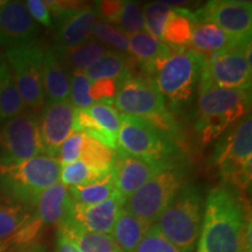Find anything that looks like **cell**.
Returning a JSON list of instances; mask_svg holds the SVG:
<instances>
[{"label":"cell","instance_id":"cell-1","mask_svg":"<svg viewBox=\"0 0 252 252\" xmlns=\"http://www.w3.org/2000/svg\"><path fill=\"white\" fill-rule=\"evenodd\" d=\"M247 219L242 202L225 187L209 191L196 252H242Z\"/></svg>","mask_w":252,"mask_h":252},{"label":"cell","instance_id":"cell-2","mask_svg":"<svg viewBox=\"0 0 252 252\" xmlns=\"http://www.w3.org/2000/svg\"><path fill=\"white\" fill-rule=\"evenodd\" d=\"M250 89H225L213 83L202 70L198 80L196 128L203 144L225 132L238 119L247 116Z\"/></svg>","mask_w":252,"mask_h":252},{"label":"cell","instance_id":"cell-3","mask_svg":"<svg viewBox=\"0 0 252 252\" xmlns=\"http://www.w3.org/2000/svg\"><path fill=\"white\" fill-rule=\"evenodd\" d=\"M61 167L55 158L46 154L19 162L0 161V190L34 208L42 191L59 182Z\"/></svg>","mask_w":252,"mask_h":252},{"label":"cell","instance_id":"cell-4","mask_svg":"<svg viewBox=\"0 0 252 252\" xmlns=\"http://www.w3.org/2000/svg\"><path fill=\"white\" fill-rule=\"evenodd\" d=\"M203 64V55L190 48H171L168 55L157 62L152 78L171 108H182L190 102Z\"/></svg>","mask_w":252,"mask_h":252},{"label":"cell","instance_id":"cell-5","mask_svg":"<svg viewBox=\"0 0 252 252\" xmlns=\"http://www.w3.org/2000/svg\"><path fill=\"white\" fill-rule=\"evenodd\" d=\"M200 190L184 184L156 222L165 237L182 252H193L200 236L203 217Z\"/></svg>","mask_w":252,"mask_h":252},{"label":"cell","instance_id":"cell-6","mask_svg":"<svg viewBox=\"0 0 252 252\" xmlns=\"http://www.w3.org/2000/svg\"><path fill=\"white\" fill-rule=\"evenodd\" d=\"M213 163L226 184L247 190L251 185L252 119L244 116L217 144Z\"/></svg>","mask_w":252,"mask_h":252},{"label":"cell","instance_id":"cell-7","mask_svg":"<svg viewBox=\"0 0 252 252\" xmlns=\"http://www.w3.org/2000/svg\"><path fill=\"white\" fill-rule=\"evenodd\" d=\"M43 55L45 50L35 42L8 48L5 55L25 106L34 111L43 108L46 103L43 89Z\"/></svg>","mask_w":252,"mask_h":252},{"label":"cell","instance_id":"cell-8","mask_svg":"<svg viewBox=\"0 0 252 252\" xmlns=\"http://www.w3.org/2000/svg\"><path fill=\"white\" fill-rule=\"evenodd\" d=\"M113 104L123 115L143 118L152 125L172 116L156 82L145 75L130 74L119 81Z\"/></svg>","mask_w":252,"mask_h":252},{"label":"cell","instance_id":"cell-9","mask_svg":"<svg viewBox=\"0 0 252 252\" xmlns=\"http://www.w3.org/2000/svg\"><path fill=\"white\" fill-rule=\"evenodd\" d=\"M182 185L184 171L175 166L166 167L126 198L124 208L151 226L156 224Z\"/></svg>","mask_w":252,"mask_h":252},{"label":"cell","instance_id":"cell-10","mask_svg":"<svg viewBox=\"0 0 252 252\" xmlns=\"http://www.w3.org/2000/svg\"><path fill=\"white\" fill-rule=\"evenodd\" d=\"M119 119L117 150L145 161L172 165L167 158L173 152V144L167 135L143 118L121 113Z\"/></svg>","mask_w":252,"mask_h":252},{"label":"cell","instance_id":"cell-11","mask_svg":"<svg viewBox=\"0 0 252 252\" xmlns=\"http://www.w3.org/2000/svg\"><path fill=\"white\" fill-rule=\"evenodd\" d=\"M45 154L39 130V117L24 111L5 122L0 128V161L19 162Z\"/></svg>","mask_w":252,"mask_h":252},{"label":"cell","instance_id":"cell-12","mask_svg":"<svg viewBox=\"0 0 252 252\" xmlns=\"http://www.w3.org/2000/svg\"><path fill=\"white\" fill-rule=\"evenodd\" d=\"M251 40L243 41L222 52L203 55L202 70L214 84L225 89H250L252 69L245 60V48Z\"/></svg>","mask_w":252,"mask_h":252},{"label":"cell","instance_id":"cell-13","mask_svg":"<svg viewBox=\"0 0 252 252\" xmlns=\"http://www.w3.org/2000/svg\"><path fill=\"white\" fill-rule=\"evenodd\" d=\"M198 23H212L235 39L251 40L252 2L213 0L195 12Z\"/></svg>","mask_w":252,"mask_h":252},{"label":"cell","instance_id":"cell-14","mask_svg":"<svg viewBox=\"0 0 252 252\" xmlns=\"http://www.w3.org/2000/svg\"><path fill=\"white\" fill-rule=\"evenodd\" d=\"M124 203L125 200L118 193L98 204L87 206L74 202L70 212L59 224H69L94 234L111 235Z\"/></svg>","mask_w":252,"mask_h":252},{"label":"cell","instance_id":"cell-15","mask_svg":"<svg viewBox=\"0 0 252 252\" xmlns=\"http://www.w3.org/2000/svg\"><path fill=\"white\" fill-rule=\"evenodd\" d=\"M119 113L112 105L94 103L86 110H75L74 132L93 137L102 141L113 151L117 150V134L121 128Z\"/></svg>","mask_w":252,"mask_h":252},{"label":"cell","instance_id":"cell-16","mask_svg":"<svg viewBox=\"0 0 252 252\" xmlns=\"http://www.w3.org/2000/svg\"><path fill=\"white\" fill-rule=\"evenodd\" d=\"M39 25L28 13L23 1H0V47H13L34 42Z\"/></svg>","mask_w":252,"mask_h":252},{"label":"cell","instance_id":"cell-17","mask_svg":"<svg viewBox=\"0 0 252 252\" xmlns=\"http://www.w3.org/2000/svg\"><path fill=\"white\" fill-rule=\"evenodd\" d=\"M75 109L70 102L47 103L39 117V130L45 154L54 157L56 151L72 134Z\"/></svg>","mask_w":252,"mask_h":252},{"label":"cell","instance_id":"cell-18","mask_svg":"<svg viewBox=\"0 0 252 252\" xmlns=\"http://www.w3.org/2000/svg\"><path fill=\"white\" fill-rule=\"evenodd\" d=\"M169 166L173 165L145 161L118 150L113 163V181L116 191L126 200L157 173Z\"/></svg>","mask_w":252,"mask_h":252},{"label":"cell","instance_id":"cell-19","mask_svg":"<svg viewBox=\"0 0 252 252\" xmlns=\"http://www.w3.org/2000/svg\"><path fill=\"white\" fill-rule=\"evenodd\" d=\"M94 6H83L74 11L56 15V42L60 47H75L91 39V32L97 23Z\"/></svg>","mask_w":252,"mask_h":252},{"label":"cell","instance_id":"cell-20","mask_svg":"<svg viewBox=\"0 0 252 252\" xmlns=\"http://www.w3.org/2000/svg\"><path fill=\"white\" fill-rule=\"evenodd\" d=\"M74 201L68 186L56 182L47 188L37 198L34 207L33 220L42 226L59 224L70 212Z\"/></svg>","mask_w":252,"mask_h":252},{"label":"cell","instance_id":"cell-21","mask_svg":"<svg viewBox=\"0 0 252 252\" xmlns=\"http://www.w3.org/2000/svg\"><path fill=\"white\" fill-rule=\"evenodd\" d=\"M56 46L43 55V89L48 103L68 102L70 93V72Z\"/></svg>","mask_w":252,"mask_h":252},{"label":"cell","instance_id":"cell-22","mask_svg":"<svg viewBox=\"0 0 252 252\" xmlns=\"http://www.w3.org/2000/svg\"><path fill=\"white\" fill-rule=\"evenodd\" d=\"M171 52V47L143 31L128 35V53L141 65L145 76L152 77L158 61L162 60Z\"/></svg>","mask_w":252,"mask_h":252},{"label":"cell","instance_id":"cell-23","mask_svg":"<svg viewBox=\"0 0 252 252\" xmlns=\"http://www.w3.org/2000/svg\"><path fill=\"white\" fill-rule=\"evenodd\" d=\"M248 41V40H245ZM243 41L230 36L212 23H197L194 28L189 47L201 55H210L222 52Z\"/></svg>","mask_w":252,"mask_h":252},{"label":"cell","instance_id":"cell-24","mask_svg":"<svg viewBox=\"0 0 252 252\" xmlns=\"http://www.w3.org/2000/svg\"><path fill=\"white\" fill-rule=\"evenodd\" d=\"M197 23L194 12L181 7L172 8L163 26L162 42L173 48H188Z\"/></svg>","mask_w":252,"mask_h":252},{"label":"cell","instance_id":"cell-25","mask_svg":"<svg viewBox=\"0 0 252 252\" xmlns=\"http://www.w3.org/2000/svg\"><path fill=\"white\" fill-rule=\"evenodd\" d=\"M150 225L123 208L113 225L111 236L123 252H134Z\"/></svg>","mask_w":252,"mask_h":252},{"label":"cell","instance_id":"cell-26","mask_svg":"<svg viewBox=\"0 0 252 252\" xmlns=\"http://www.w3.org/2000/svg\"><path fill=\"white\" fill-rule=\"evenodd\" d=\"M60 55L69 70L86 71L97 60L105 54L108 49L97 40L91 39L75 47H60L56 45Z\"/></svg>","mask_w":252,"mask_h":252},{"label":"cell","instance_id":"cell-27","mask_svg":"<svg viewBox=\"0 0 252 252\" xmlns=\"http://www.w3.org/2000/svg\"><path fill=\"white\" fill-rule=\"evenodd\" d=\"M34 208L0 195V241L11 237L33 216Z\"/></svg>","mask_w":252,"mask_h":252},{"label":"cell","instance_id":"cell-28","mask_svg":"<svg viewBox=\"0 0 252 252\" xmlns=\"http://www.w3.org/2000/svg\"><path fill=\"white\" fill-rule=\"evenodd\" d=\"M84 74L93 83L99 80L122 81L131 72L125 54L115 50H108L102 58L94 62L84 71Z\"/></svg>","mask_w":252,"mask_h":252},{"label":"cell","instance_id":"cell-29","mask_svg":"<svg viewBox=\"0 0 252 252\" xmlns=\"http://www.w3.org/2000/svg\"><path fill=\"white\" fill-rule=\"evenodd\" d=\"M58 229L64 232L81 252H123L111 235L84 231L69 224H59Z\"/></svg>","mask_w":252,"mask_h":252},{"label":"cell","instance_id":"cell-30","mask_svg":"<svg viewBox=\"0 0 252 252\" xmlns=\"http://www.w3.org/2000/svg\"><path fill=\"white\" fill-rule=\"evenodd\" d=\"M24 111L25 104L5 60L0 67V123L17 117Z\"/></svg>","mask_w":252,"mask_h":252},{"label":"cell","instance_id":"cell-31","mask_svg":"<svg viewBox=\"0 0 252 252\" xmlns=\"http://www.w3.org/2000/svg\"><path fill=\"white\" fill-rule=\"evenodd\" d=\"M116 153L102 141L84 134L81 147L80 161L90 168L99 172H110L113 169Z\"/></svg>","mask_w":252,"mask_h":252},{"label":"cell","instance_id":"cell-32","mask_svg":"<svg viewBox=\"0 0 252 252\" xmlns=\"http://www.w3.org/2000/svg\"><path fill=\"white\" fill-rule=\"evenodd\" d=\"M69 191L75 203L87 206L102 203L117 193L113 181V171L103 180L89 185L72 186L69 187Z\"/></svg>","mask_w":252,"mask_h":252},{"label":"cell","instance_id":"cell-33","mask_svg":"<svg viewBox=\"0 0 252 252\" xmlns=\"http://www.w3.org/2000/svg\"><path fill=\"white\" fill-rule=\"evenodd\" d=\"M112 171H96V169L90 168V167L84 165V163L80 161V160H77V161L61 167L60 179H61V184L68 186V187H72V186H83L103 180V179H105L109 174H111Z\"/></svg>","mask_w":252,"mask_h":252},{"label":"cell","instance_id":"cell-34","mask_svg":"<svg viewBox=\"0 0 252 252\" xmlns=\"http://www.w3.org/2000/svg\"><path fill=\"white\" fill-rule=\"evenodd\" d=\"M91 37L102 45H108L119 53H128V35L116 25L97 21L91 32Z\"/></svg>","mask_w":252,"mask_h":252},{"label":"cell","instance_id":"cell-35","mask_svg":"<svg viewBox=\"0 0 252 252\" xmlns=\"http://www.w3.org/2000/svg\"><path fill=\"white\" fill-rule=\"evenodd\" d=\"M172 8L171 6L167 5V2H152L144 6L141 12H143L145 32L156 39L162 41L163 26Z\"/></svg>","mask_w":252,"mask_h":252},{"label":"cell","instance_id":"cell-36","mask_svg":"<svg viewBox=\"0 0 252 252\" xmlns=\"http://www.w3.org/2000/svg\"><path fill=\"white\" fill-rule=\"evenodd\" d=\"M91 82L83 71H72L70 80V104L76 110H86L93 106L94 102L91 99L89 90Z\"/></svg>","mask_w":252,"mask_h":252},{"label":"cell","instance_id":"cell-37","mask_svg":"<svg viewBox=\"0 0 252 252\" xmlns=\"http://www.w3.org/2000/svg\"><path fill=\"white\" fill-rule=\"evenodd\" d=\"M117 25L127 35L143 32L144 19L139 4L135 1H124Z\"/></svg>","mask_w":252,"mask_h":252},{"label":"cell","instance_id":"cell-38","mask_svg":"<svg viewBox=\"0 0 252 252\" xmlns=\"http://www.w3.org/2000/svg\"><path fill=\"white\" fill-rule=\"evenodd\" d=\"M134 252H182L163 236L156 224L151 225Z\"/></svg>","mask_w":252,"mask_h":252},{"label":"cell","instance_id":"cell-39","mask_svg":"<svg viewBox=\"0 0 252 252\" xmlns=\"http://www.w3.org/2000/svg\"><path fill=\"white\" fill-rule=\"evenodd\" d=\"M84 134L81 132H74L65 139L59 147L54 157L61 166L69 165V163L77 161L81 154V147L83 143Z\"/></svg>","mask_w":252,"mask_h":252},{"label":"cell","instance_id":"cell-40","mask_svg":"<svg viewBox=\"0 0 252 252\" xmlns=\"http://www.w3.org/2000/svg\"><path fill=\"white\" fill-rule=\"evenodd\" d=\"M119 81L99 80L93 82L90 86L89 94L94 103H103L111 105L117 94Z\"/></svg>","mask_w":252,"mask_h":252},{"label":"cell","instance_id":"cell-41","mask_svg":"<svg viewBox=\"0 0 252 252\" xmlns=\"http://www.w3.org/2000/svg\"><path fill=\"white\" fill-rule=\"evenodd\" d=\"M123 4L124 1H121V0H104V1L96 2L94 7H96L97 15L103 19L104 23L117 25Z\"/></svg>","mask_w":252,"mask_h":252},{"label":"cell","instance_id":"cell-42","mask_svg":"<svg viewBox=\"0 0 252 252\" xmlns=\"http://www.w3.org/2000/svg\"><path fill=\"white\" fill-rule=\"evenodd\" d=\"M25 6H26L28 13L36 23L42 24L46 27L52 26V14H50L48 6L46 5L45 1H42V0H28L25 2Z\"/></svg>","mask_w":252,"mask_h":252},{"label":"cell","instance_id":"cell-43","mask_svg":"<svg viewBox=\"0 0 252 252\" xmlns=\"http://www.w3.org/2000/svg\"><path fill=\"white\" fill-rule=\"evenodd\" d=\"M55 252H81L78 248L69 239L64 232L58 229V235H56V245Z\"/></svg>","mask_w":252,"mask_h":252},{"label":"cell","instance_id":"cell-44","mask_svg":"<svg viewBox=\"0 0 252 252\" xmlns=\"http://www.w3.org/2000/svg\"><path fill=\"white\" fill-rule=\"evenodd\" d=\"M20 247H23V245L20 244L15 234L12 235L11 237L0 241V252H14Z\"/></svg>","mask_w":252,"mask_h":252},{"label":"cell","instance_id":"cell-45","mask_svg":"<svg viewBox=\"0 0 252 252\" xmlns=\"http://www.w3.org/2000/svg\"><path fill=\"white\" fill-rule=\"evenodd\" d=\"M14 252H46V250L42 245L32 243V244L24 245V247L18 248Z\"/></svg>","mask_w":252,"mask_h":252},{"label":"cell","instance_id":"cell-46","mask_svg":"<svg viewBox=\"0 0 252 252\" xmlns=\"http://www.w3.org/2000/svg\"><path fill=\"white\" fill-rule=\"evenodd\" d=\"M5 55L4 54H1V53H0V67H1V64H2V63H4L5 62Z\"/></svg>","mask_w":252,"mask_h":252},{"label":"cell","instance_id":"cell-47","mask_svg":"<svg viewBox=\"0 0 252 252\" xmlns=\"http://www.w3.org/2000/svg\"><path fill=\"white\" fill-rule=\"evenodd\" d=\"M248 252H249V251H248Z\"/></svg>","mask_w":252,"mask_h":252}]
</instances>
